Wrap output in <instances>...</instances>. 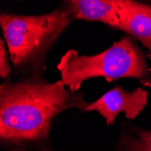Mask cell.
Segmentation results:
<instances>
[{
	"label": "cell",
	"instance_id": "cell-1",
	"mask_svg": "<svg viewBox=\"0 0 151 151\" xmlns=\"http://www.w3.org/2000/svg\"><path fill=\"white\" fill-rule=\"evenodd\" d=\"M82 92L66 90L62 80L49 82L40 75H24L0 87V140L12 150L49 141L52 119L69 109L84 111Z\"/></svg>",
	"mask_w": 151,
	"mask_h": 151
},
{
	"label": "cell",
	"instance_id": "cell-2",
	"mask_svg": "<svg viewBox=\"0 0 151 151\" xmlns=\"http://www.w3.org/2000/svg\"><path fill=\"white\" fill-rule=\"evenodd\" d=\"M73 20L65 3L40 16L1 13L0 25L14 68L24 76H43L47 53Z\"/></svg>",
	"mask_w": 151,
	"mask_h": 151
},
{
	"label": "cell",
	"instance_id": "cell-3",
	"mask_svg": "<svg viewBox=\"0 0 151 151\" xmlns=\"http://www.w3.org/2000/svg\"><path fill=\"white\" fill-rule=\"evenodd\" d=\"M147 57L136 41L126 35L94 55H80L73 49L67 51L61 57L57 69L63 84L73 92H78L84 81L96 77H103L109 82L134 78L144 86L151 87V67Z\"/></svg>",
	"mask_w": 151,
	"mask_h": 151
},
{
	"label": "cell",
	"instance_id": "cell-4",
	"mask_svg": "<svg viewBox=\"0 0 151 151\" xmlns=\"http://www.w3.org/2000/svg\"><path fill=\"white\" fill-rule=\"evenodd\" d=\"M148 92L142 88L127 91L116 86L104 93L92 103H89L84 111H97L111 126L119 113H124L129 119L138 117L147 104Z\"/></svg>",
	"mask_w": 151,
	"mask_h": 151
},
{
	"label": "cell",
	"instance_id": "cell-5",
	"mask_svg": "<svg viewBox=\"0 0 151 151\" xmlns=\"http://www.w3.org/2000/svg\"><path fill=\"white\" fill-rule=\"evenodd\" d=\"M118 7L120 17L118 30L140 43L151 61V5L134 0H118Z\"/></svg>",
	"mask_w": 151,
	"mask_h": 151
},
{
	"label": "cell",
	"instance_id": "cell-6",
	"mask_svg": "<svg viewBox=\"0 0 151 151\" xmlns=\"http://www.w3.org/2000/svg\"><path fill=\"white\" fill-rule=\"evenodd\" d=\"M64 3L73 19L101 22L116 30L120 25L118 0H71Z\"/></svg>",
	"mask_w": 151,
	"mask_h": 151
},
{
	"label": "cell",
	"instance_id": "cell-7",
	"mask_svg": "<svg viewBox=\"0 0 151 151\" xmlns=\"http://www.w3.org/2000/svg\"><path fill=\"white\" fill-rule=\"evenodd\" d=\"M114 151H151V129L124 123Z\"/></svg>",
	"mask_w": 151,
	"mask_h": 151
},
{
	"label": "cell",
	"instance_id": "cell-8",
	"mask_svg": "<svg viewBox=\"0 0 151 151\" xmlns=\"http://www.w3.org/2000/svg\"><path fill=\"white\" fill-rule=\"evenodd\" d=\"M8 52L6 49L4 40H0V75L1 78L6 79L10 73H11V67L8 63L7 60Z\"/></svg>",
	"mask_w": 151,
	"mask_h": 151
}]
</instances>
